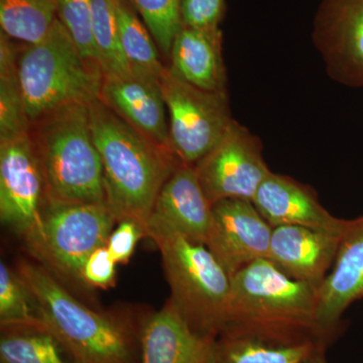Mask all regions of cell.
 I'll list each match as a JSON object with an SVG mask.
<instances>
[{
    "label": "cell",
    "instance_id": "cell-32",
    "mask_svg": "<svg viewBox=\"0 0 363 363\" xmlns=\"http://www.w3.org/2000/svg\"><path fill=\"white\" fill-rule=\"evenodd\" d=\"M309 363H326L323 357V350L318 352L317 354L310 360Z\"/></svg>",
    "mask_w": 363,
    "mask_h": 363
},
{
    "label": "cell",
    "instance_id": "cell-27",
    "mask_svg": "<svg viewBox=\"0 0 363 363\" xmlns=\"http://www.w3.org/2000/svg\"><path fill=\"white\" fill-rule=\"evenodd\" d=\"M57 18L82 58L102 72L93 33L91 0H57Z\"/></svg>",
    "mask_w": 363,
    "mask_h": 363
},
{
    "label": "cell",
    "instance_id": "cell-8",
    "mask_svg": "<svg viewBox=\"0 0 363 363\" xmlns=\"http://www.w3.org/2000/svg\"><path fill=\"white\" fill-rule=\"evenodd\" d=\"M160 84L169 118V147L182 162L196 164L221 142L234 119L227 92H208L169 72Z\"/></svg>",
    "mask_w": 363,
    "mask_h": 363
},
{
    "label": "cell",
    "instance_id": "cell-28",
    "mask_svg": "<svg viewBox=\"0 0 363 363\" xmlns=\"http://www.w3.org/2000/svg\"><path fill=\"white\" fill-rule=\"evenodd\" d=\"M30 294L18 272L0 262V327L30 325L40 322Z\"/></svg>",
    "mask_w": 363,
    "mask_h": 363
},
{
    "label": "cell",
    "instance_id": "cell-16",
    "mask_svg": "<svg viewBox=\"0 0 363 363\" xmlns=\"http://www.w3.org/2000/svg\"><path fill=\"white\" fill-rule=\"evenodd\" d=\"M341 238L308 227H272L267 259L290 278L319 289L333 267Z\"/></svg>",
    "mask_w": 363,
    "mask_h": 363
},
{
    "label": "cell",
    "instance_id": "cell-4",
    "mask_svg": "<svg viewBox=\"0 0 363 363\" xmlns=\"http://www.w3.org/2000/svg\"><path fill=\"white\" fill-rule=\"evenodd\" d=\"M30 133L44 176L45 206L107 204L89 104L52 112L33 123Z\"/></svg>",
    "mask_w": 363,
    "mask_h": 363
},
{
    "label": "cell",
    "instance_id": "cell-22",
    "mask_svg": "<svg viewBox=\"0 0 363 363\" xmlns=\"http://www.w3.org/2000/svg\"><path fill=\"white\" fill-rule=\"evenodd\" d=\"M119 45L131 73L161 80L167 67L160 61L157 44L126 0L117 4Z\"/></svg>",
    "mask_w": 363,
    "mask_h": 363
},
{
    "label": "cell",
    "instance_id": "cell-5",
    "mask_svg": "<svg viewBox=\"0 0 363 363\" xmlns=\"http://www.w3.org/2000/svg\"><path fill=\"white\" fill-rule=\"evenodd\" d=\"M18 74L30 124L64 107L90 104L99 97L104 80L102 72L82 58L58 18L44 40L20 52Z\"/></svg>",
    "mask_w": 363,
    "mask_h": 363
},
{
    "label": "cell",
    "instance_id": "cell-2",
    "mask_svg": "<svg viewBox=\"0 0 363 363\" xmlns=\"http://www.w3.org/2000/svg\"><path fill=\"white\" fill-rule=\"evenodd\" d=\"M93 140L104 169L107 205L117 222L147 225L160 191L180 160L114 113L99 98L89 104Z\"/></svg>",
    "mask_w": 363,
    "mask_h": 363
},
{
    "label": "cell",
    "instance_id": "cell-9",
    "mask_svg": "<svg viewBox=\"0 0 363 363\" xmlns=\"http://www.w3.org/2000/svg\"><path fill=\"white\" fill-rule=\"evenodd\" d=\"M264 147L257 135L234 121L221 142L194 164L208 200L252 201L260 185L272 173Z\"/></svg>",
    "mask_w": 363,
    "mask_h": 363
},
{
    "label": "cell",
    "instance_id": "cell-31",
    "mask_svg": "<svg viewBox=\"0 0 363 363\" xmlns=\"http://www.w3.org/2000/svg\"><path fill=\"white\" fill-rule=\"evenodd\" d=\"M116 262L106 245L94 250L83 267V281L85 285L108 289L116 284Z\"/></svg>",
    "mask_w": 363,
    "mask_h": 363
},
{
    "label": "cell",
    "instance_id": "cell-15",
    "mask_svg": "<svg viewBox=\"0 0 363 363\" xmlns=\"http://www.w3.org/2000/svg\"><path fill=\"white\" fill-rule=\"evenodd\" d=\"M252 203L272 227L303 226L343 234L350 223L333 216L319 201L314 189L272 172L260 185Z\"/></svg>",
    "mask_w": 363,
    "mask_h": 363
},
{
    "label": "cell",
    "instance_id": "cell-1",
    "mask_svg": "<svg viewBox=\"0 0 363 363\" xmlns=\"http://www.w3.org/2000/svg\"><path fill=\"white\" fill-rule=\"evenodd\" d=\"M329 334L318 319V289L290 278L269 259H260L231 277L225 323L220 335L290 345Z\"/></svg>",
    "mask_w": 363,
    "mask_h": 363
},
{
    "label": "cell",
    "instance_id": "cell-29",
    "mask_svg": "<svg viewBox=\"0 0 363 363\" xmlns=\"http://www.w3.org/2000/svg\"><path fill=\"white\" fill-rule=\"evenodd\" d=\"M225 7V0H181L182 25L197 30H219Z\"/></svg>",
    "mask_w": 363,
    "mask_h": 363
},
{
    "label": "cell",
    "instance_id": "cell-7",
    "mask_svg": "<svg viewBox=\"0 0 363 363\" xmlns=\"http://www.w3.org/2000/svg\"><path fill=\"white\" fill-rule=\"evenodd\" d=\"M116 224L107 204L47 205L40 225L23 238L38 264L60 281L80 285L86 260L106 245Z\"/></svg>",
    "mask_w": 363,
    "mask_h": 363
},
{
    "label": "cell",
    "instance_id": "cell-11",
    "mask_svg": "<svg viewBox=\"0 0 363 363\" xmlns=\"http://www.w3.org/2000/svg\"><path fill=\"white\" fill-rule=\"evenodd\" d=\"M312 40L331 79L363 87V0H321Z\"/></svg>",
    "mask_w": 363,
    "mask_h": 363
},
{
    "label": "cell",
    "instance_id": "cell-25",
    "mask_svg": "<svg viewBox=\"0 0 363 363\" xmlns=\"http://www.w3.org/2000/svg\"><path fill=\"white\" fill-rule=\"evenodd\" d=\"M118 0H91L93 33L104 76L131 73L119 45Z\"/></svg>",
    "mask_w": 363,
    "mask_h": 363
},
{
    "label": "cell",
    "instance_id": "cell-19",
    "mask_svg": "<svg viewBox=\"0 0 363 363\" xmlns=\"http://www.w3.org/2000/svg\"><path fill=\"white\" fill-rule=\"evenodd\" d=\"M222 32L182 26L172 45L169 72L184 82L208 92L226 91Z\"/></svg>",
    "mask_w": 363,
    "mask_h": 363
},
{
    "label": "cell",
    "instance_id": "cell-6",
    "mask_svg": "<svg viewBox=\"0 0 363 363\" xmlns=\"http://www.w3.org/2000/svg\"><path fill=\"white\" fill-rule=\"evenodd\" d=\"M152 240L161 252L169 300L193 330L218 338L225 323L230 276L203 243L174 233Z\"/></svg>",
    "mask_w": 363,
    "mask_h": 363
},
{
    "label": "cell",
    "instance_id": "cell-13",
    "mask_svg": "<svg viewBox=\"0 0 363 363\" xmlns=\"http://www.w3.org/2000/svg\"><path fill=\"white\" fill-rule=\"evenodd\" d=\"M212 204L203 190L194 164L181 162L164 184L147 225V238L174 233L206 245Z\"/></svg>",
    "mask_w": 363,
    "mask_h": 363
},
{
    "label": "cell",
    "instance_id": "cell-30",
    "mask_svg": "<svg viewBox=\"0 0 363 363\" xmlns=\"http://www.w3.org/2000/svg\"><path fill=\"white\" fill-rule=\"evenodd\" d=\"M143 238H145V234L140 224L130 219H123L117 222L106 247L116 264H124L133 257L138 240Z\"/></svg>",
    "mask_w": 363,
    "mask_h": 363
},
{
    "label": "cell",
    "instance_id": "cell-23",
    "mask_svg": "<svg viewBox=\"0 0 363 363\" xmlns=\"http://www.w3.org/2000/svg\"><path fill=\"white\" fill-rule=\"evenodd\" d=\"M20 51L11 38L0 33V140L30 131L18 74Z\"/></svg>",
    "mask_w": 363,
    "mask_h": 363
},
{
    "label": "cell",
    "instance_id": "cell-26",
    "mask_svg": "<svg viewBox=\"0 0 363 363\" xmlns=\"http://www.w3.org/2000/svg\"><path fill=\"white\" fill-rule=\"evenodd\" d=\"M152 35L162 54L169 58L172 45L180 32L181 0H126Z\"/></svg>",
    "mask_w": 363,
    "mask_h": 363
},
{
    "label": "cell",
    "instance_id": "cell-21",
    "mask_svg": "<svg viewBox=\"0 0 363 363\" xmlns=\"http://www.w3.org/2000/svg\"><path fill=\"white\" fill-rule=\"evenodd\" d=\"M0 331V363H74L42 321Z\"/></svg>",
    "mask_w": 363,
    "mask_h": 363
},
{
    "label": "cell",
    "instance_id": "cell-17",
    "mask_svg": "<svg viewBox=\"0 0 363 363\" xmlns=\"http://www.w3.org/2000/svg\"><path fill=\"white\" fill-rule=\"evenodd\" d=\"M216 339L191 328L171 300L143 320L140 363H215Z\"/></svg>",
    "mask_w": 363,
    "mask_h": 363
},
{
    "label": "cell",
    "instance_id": "cell-20",
    "mask_svg": "<svg viewBox=\"0 0 363 363\" xmlns=\"http://www.w3.org/2000/svg\"><path fill=\"white\" fill-rule=\"evenodd\" d=\"M324 344L306 341L290 345L257 339L221 336L216 339L215 363H308Z\"/></svg>",
    "mask_w": 363,
    "mask_h": 363
},
{
    "label": "cell",
    "instance_id": "cell-12",
    "mask_svg": "<svg viewBox=\"0 0 363 363\" xmlns=\"http://www.w3.org/2000/svg\"><path fill=\"white\" fill-rule=\"evenodd\" d=\"M272 227L252 201L222 200L212 205L206 247L231 277L269 257Z\"/></svg>",
    "mask_w": 363,
    "mask_h": 363
},
{
    "label": "cell",
    "instance_id": "cell-14",
    "mask_svg": "<svg viewBox=\"0 0 363 363\" xmlns=\"http://www.w3.org/2000/svg\"><path fill=\"white\" fill-rule=\"evenodd\" d=\"M98 98L143 135L172 150L168 111L159 80L135 73L104 76Z\"/></svg>",
    "mask_w": 363,
    "mask_h": 363
},
{
    "label": "cell",
    "instance_id": "cell-10",
    "mask_svg": "<svg viewBox=\"0 0 363 363\" xmlns=\"http://www.w3.org/2000/svg\"><path fill=\"white\" fill-rule=\"evenodd\" d=\"M44 176L30 133L0 140V218L21 238L42 221Z\"/></svg>",
    "mask_w": 363,
    "mask_h": 363
},
{
    "label": "cell",
    "instance_id": "cell-24",
    "mask_svg": "<svg viewBox=\"0 0 363 363\" xmlns=\"http://www.w3.org/2000/svg\"><path fill=\"white\" fill-rule=\"evenodd\" d=\"M56 20L57 0H0L1 32L11 40L38 44Z\"/></svg>",
    "mask_w": 363,
    "mask_h": 363
},
{
    "label": "cell",
    "instance_id": "cell-18",
    "mask_svg": "<svg viewBox=\"0 0 363 363\" xmlns=\"http://www.w3.org/2000/svg\"><path fill=\"white\" fill-rule=\"evenodd\" d=\"M363 298V216L350 220L335 262L318 289V319L326 333L335 331L344 312Z\"/></svg>",
    "mask_w": 363,
    "mask_h": 363
},
{
    "label": "cell",
    "instance_id": "cell-3",
    "mask_svg": "<svg viewBox=\"0 0 363 363\" xmlns=\"http://www.w3.org/2000/svg\"><path fill=\"white\" fill-rule=\"evenodd\" d=\"M16 272L38 316L74 363H140V327L81 303L52 272L21 260Z\"/></svg>",
    "mask_w": 363,
    "mask_h": 363
}]
</instances>
